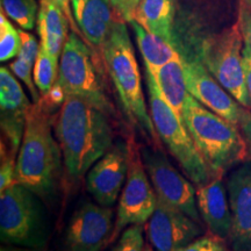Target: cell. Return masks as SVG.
Returning <instances> with one entry per match:
<instances>
[{"mask_svg": "<svg viewBox=\"0 0 251 251\" xmlns=\"http://www.w3.org/2000/svg\"><path fill=\"white\" fill-rule=\"evenodd\" d=\"M241 1H243V2H246L247 5H249L250 7H251V0H241Z\"/></svg>", "mask_w": 251, "mask_h": 251, "instance_id": "obj_37", "label": "cell"}, {"mask_svg": "<svg viewBox=\"0 0 251 251\" xmlns=\"http://www.w3.org/2000/svg\"><path fill=\"white\" fill-rule=\"evenodd\" d=\"M113 220L111 207L84 202L74 212L65 228L64 251H101L112 241Z\"/></svg>", "mask_w": 251, "mask_h": 251, "instance_id": "obj_11", "label": "cell"}, {"mask_svg": "<svg viewBox=\"0 0 251 251\" xmlns=\"http://www.w3.org/2000/svg\"><path fill=\"white\" fill-rule=\"evenodd\" d=\"M50 1L54 2V4L57 6L59 9H61L63 13H64V15L67 17L68 21H69V25H70L71 30L75 31V33L78 34V35L81 37L79 27H78L76 20L74 19V15H72V12L70 9V4H69V1H70V0H50ZM81 39H83V37H81Z\"/></svg>", "mask_w": 251, "mask_h": 251, "instance_id": "obj_33", "label": "cell"}, {"mask_svg": "<svg viewBox=\"0 0 251 251\" xmlns=\"http://www.w3.org/2000/svg\"><path fill=\"white\" fill-rule=\"evenodd\" d=\"M176 251H229L227 240L214 234L199 236L180 249Z\"/></svg>", "mask_w": 251, "mask_h": 251, "instance_id": "obj_28", "label": "cell"}, {"mask_svg": "<svg viewBox=\"0 0 251 251\" xmlns=\"http://www.w3.org/2000/svg\"><path fill=\"white\" fill-rule=\"evenodd\" d=\"M115 9V12L119 14L122 20L126 23H130L133 20V14L139 5L140 0H109Z\"/></svg>", "mask_w": 251, "mask_h": 251, "instance_id": "obj_32", "label": "cell"}, {"mask_svg": "<svg viewBox=\"0 0 251 251\" xmlns=\"http://www.w3.org/2000/svg\"><path fill=\"white\" fill-rule=\"evenodd\" d=\"M21 49V37L19 30L5 17L1 9L0 13V61L6 62L19 55Z\"/></svg>", "mask_w": 251, "mask_h": 251, "instance_id": "obj_25", "label": "cell"}, {"mask_svg": "<svg viewBox=\"0 0 251 251\" xmlns=\"http://www.w3.org/2000/svg\"><path fill=\"white\" fill-rule=\"evenodd\" d=\"M129 24L134 29L137 47H139L141 55L143 57L144 65L152 74H155L159 68L168 62L179 56V52L176 50L174 46L155 34L150 33L136 21H130Z\"/></svg>", "mask_w": 251, "mask_h": 251, "instance_id": "obj_22", "label": "cell"}, {"mask_svg": "<svg viewBox=\"0 0 251 251\" xmlns=\"http://www.w3.org/2000/svg\"><path fill=\"white\" fill-rule=\"evenodd\" d=\"M144 238L142 225L127 227L119 238L113 251H144Z\"/></svg>", "mask_w": 251, "mask_h": 251, "instance_id": "obj_27", "label": "cell"}, {"mask_svg": "<svg viewBox=\"0 0 251 251\" xmlns=\"http://www.w3.org/2000/svg\"><path fill=\"white\" fill-rule=\"evenodd\" d=\"M57 80L67 96L80 97L109 117L114 115V107L103 90L92 51L75 31L69 34L63 47Z\"/></svg>", "mask_w": 251, "mask_h": 251, "instance_id": "obj_8", "label": "cell"}, {"mask_svg": "<svg viewBox=\"0 0 251 251\" xmlns=\"http://www.w3.org/2000/svg\"><path fill=\"white\" fill-rule=\"evenodd\" d=\"M152 75L155 76L163 98L174 109L176 114L183 119L184 105L190 93L187 91L186 80H185L181 56L179 55L178 57L168 62Z\"/></svg>", "mask_w": 251, "mask_h": 251, "instance_id": "obj_21", "label": "cell"}, {"mask_svg": "<svg viewBox=\"0 0 251 251\" xmlns=\"http://www.w3.org/2000/svg\"><path fill=\"white\" fill-rule=\"evenodd\" d=\"M227 191L233 215L229 246L231 251H251V158L229 174Z\"/></svg>", "mask_w": 251, "mask_h": 251, "instance_id": "obj_15", "label": "cell"}, {"mask_svg": "<svg viewBox=\"0 0 251 251\" xmlns=\"http://www.w3.org/2000/svg\"><path fill=\"white\" fill-rule=\"evenodd\" d=\"M176 0H140L133 20L174 46Z\"/></svg>", "mask_w": 251, "mask_h": 251, "instance_id": "obj_19", "label": "cell"}, {"mask_svg": "<svg viewBox=\"0 0 251 251\" xmlns=\"http://www.w3.org/2000/svg\"><path fill=\"white\" fill-rule=\"evenodd\" d=\"M146 233L156 251H176L201 236L203 227L201 222L158 198L155 211L147 222Z\"/></svg>", "mask_w": 251, "mask_h": 251, "instance_id": "obj_13", "label": "cell"}, {"mask_svg": "<svg viewBox=\"0 0 251 251\" xmlns=\"http://www.w3.org/2000/svg\"><path fill=\"white\" fill-rule=\"evenodd\" d=\"M19 33H20L21 37V49L18 57L29 62L30 64H35L37 55H39L40 51V46L37 43L36 37L24 30H19Z\"/></svg>", "mask_w": 251, "mask_h": 251, "instance_id": "obj_30", "label": "cell"}, {"mask_svg": "<svg viewBox=\"0 0 251 251\" xmlns=\"http://www.w3.org/2000/svg\"><path fill=\"white\" fill-rule=\"evenodd\" d=\"M69 26L70 25L67 17L54 2L50 0H41L37 18L41 46L57 61L68 40Z\"/></svg>", "mask_w": 251, "mask_h": 251, "instance_id": "obj_20", "label": "cell"}, {"mask_svg": "<svg viewBox=\"0 0 251 251\" xmlns=\"http://www.w3.org/2000/svg\"><path fill=\"white\" fill-rule=\"evenodd\" d=\"M1 9L24 29L35 26L37 5L35 0H1Z\"/></svg>", "mask_w": 251, "mask_h": 251, "instance_id": "obj_24", "label": "cell"}, {"mask_svg": "<svg viewBox=\"0 0 251 251\" xmlns=\"http://www.w3.org/2000/svg\"><path fill=\"white\" fill-rule=\"evenodd\" d=\"M59 64L47 50L40 46V51L34 64V81L40 93L46 94L58 79Z\"/></svg>", "mask_w": 251, "mask_h": 251, "instance_id": "obj_23", "label": "cell"}, {"mask_svg": "<svg viewBox=\"0 0 251 251\" xmlns=\"http://www.w3.org/2000/svg\"><path fill=\"white\" fill-rule=\"evenodd\" d=\"M72 12L83 40L100 51L114 24L121 19L109 0H77L72 2Z\"/></svg>", "mask_w": 251, "mask_h": 251, "instance_id": "obj_18", "label": "cell"}, {"mask_svg": "<svg viewBox=\"0 0 251 251\" xmlns=\"http://www.w3.org/2000/svg\"><path fill=\"white\" fill-rule=\"evenodd\" d=\"M69 177L79 179L113 147L109 115L77 96H67L52 117Z\"/></svg>", "mask_w": 251, "mask_h": 251, "instance_id": "obj_1", "label": "cell"}, {"mask_svg": "<svg viewBox=\"0 0 251 251\" xmlns=\"http://www.w3.org/2000/svg\"><path fill=\"white\" fill-rule=\"evenodd\" d=\"M243 63H244V71H246L247 90H248V94H249L250 102H251V47L246 42H244V48H243Z\"/></svg>", "mask_w": 251, "mask_h": 251, "instance_id": "obj_34", "label": "cell"}, {"mask_svg": "<svg viewBox=\"0 0 251 251\" xmlns=\"http://www.w3.org/2000/svg\"><path fill=\"white\" fill-rule=\"evenodd\" d=\"M237 23L242 31L244 42L251 47V7L241 0L240 5H238Z\"/></svg>", "mask_w": 251, "mask_h": 251, "instance_id": "obj_31", "label": "cell"}, {"mask_svg": "<svg viewBox=\"0 0 251 251\" xmlns=\"http://www.w3.org/2000/svg\"><path fill=\"white\" fill-rule=\"evenodd\" d=\"M51 114L40 100L31 105L15 166L17 183L42 200L55 196L64 164L61 147L51 131Z\"/></svg>", "mask_w": 251, "mask_h": 251, "instance_id": "obj_2", "label": "cell"}, {"mask_svg": "<svg viewBox=\"0 0 251 251\" xmlns=\"http://www.w3.org/2000/svg\"><path fill=\"white\" fill-rule=\"evenodd\" d=\"M183 121L212 177L225 176L250 158L247 140L237 126L205 107L191 94L185 101Z\"/></svg>", "mask_w": 251, "mask_h": 251, "instance_id": "obj_4", "label": "cell"}, {"mask_svg": "<svg viewBox=\"0 0 251 251\" xmlns=\"http://www.w3.org/2000/svg\"><path fill=\"white\" fill-rule=\"evenodd\" d=\"M0 251H35V249H30V248L24 247H1Z\"/></svg>", "mask_w": 251, "mask_h": 251, "instance_id": "obj_36", "label": "cell"}, {"mask_svg": "<svg viewBox=\"0 0 251 251\" xmlns=\"http://www.w3.org/2000/svg\"><path fill=\"white\" fill-rule=\"evenodd\" d=\"M0 240L9 246L42 249L48 240V222L42 199L15 183L0 191Z\"/></svg>", "mask_w": 251, "mask_h": 251, "instance_id": "obj_6", "label": "cell"}, {"mask_svg": "<svg viewBox=\"0 0 251 251\" xmlns=\"http://www.w3.org/2000/svg\"><path fill=\"white\" fill-rule=\"evenodd\" d=\"M244 39L238 23L200 42L198 57L216 80L243 107L251 109L243 63Z\"/></svg>", "mask_w": 251, "mask_h": 251, "instance_id": "obj_7", "label": "cell"}, {"mask_svg": "<svg viewBox=\"0 0 251 251\" xmlns=\"http://www.w3.org/2000/svg\"><path fill=\"white\" fill-rule=\"evenodd\" d=\"M144 251H155V250H153V249H152V248H150V247H148V248H146V250H144Z\"/></svg>", "mask_w": 251, "mask_h": 251, "instance_id": "obj_38", "label": "cell"}, {"mask_svg": "<svg viewBox=\"0 0 251 251\" xmlns=\"http://www.w3.org/2000/svg\"><path fill=\"white\" fill-rule=\"evenodd\" d=\"M75 1H77V0H71V2H75Z\"/></svg>", "mask_w": 251, "mask_h": 251, "instance_id": "obj_39", "label": "cell"}, {"mask_svg": "<svg viewBox=\"0 0 251 251\" xmlns=\"http://www.w3.org/2000/svg\"><path fill=\"white\" fill-rule=\"evenodd\" d=\"M183 64L188 93L212 112L237 127H242L251 112L212 76L199 59L183 58Z\"/></svg>", "mask_w": 251, "mask_h": 251, "instance_id": "obj_12", "label": "cell"}, {"mask_svg": "<svg viewBox=\"0 0 251 251\" xmlns=\"http://www.w3.org/2000/svg\"><path fill=\"white\" fill-rule=\"evenodd\" d=\"M1 162H0V191H4L12 185L17 183L15 179V166H17V159L13 150L9 146L1 140Z\"/></svg>", "mask_w": 251, "mask_h": 251, "instance_id": "obj_26", "label": "cell"}, {"mask_svg": "<svg viewBox=\"0 0 251 251\" xmlns=\"http://www.w3.org/2000/svg\"><path fill=\"white\" fill-rule=\"evenodd\" d=\"M129 168L127 180L119 198L117 220L111 243L126 228L148 222L157 206V194L143 165L141 150L133 140L128 141Z\"/></svg>", "mask_w": 251, "mask_h": 251, "instance_id": "obj_9", "label": "cell"}, {"mask_svg": "<svg viewBox=\"0 0 251 251\" xmlns=\"http://www.w3.org/2000/svg\"><path fill=\"white\" fill-rule=\"evenodd\" d=\"M9 68H11L12 72H13L15 76L20 80H23L25 85L27 86V89L29 90L31 97L34 99V102L39 101V92H37V87L35 85V81L33 80V75H31L33 64H30L29 62L25 61L23 58L18 57L13 63H11Z\"/></svg>", "mask_w": 251, "mask_h": 251, "instance_id": "obj_29", "label": "cell"}, {"mask_svg": "<svg viewBox=\"0 0 251 251\" xmlns=\"http://www.w3.org/2000/svg\"><path fill=\"white\" fill-rule=\"evenodd\" d=\"M197 206L209 231L228 241L233 227V215L224 175L197 186Z\"/></svg>", "mask_w": 251, "mask_h": 251, "instance_id": "obj_17", "label": "cell"}, {"mask_svg": "<svg viewBox=\"0 0 251 251\" xmlns=\"http://www.w3.org/2000/svg\"><path fill=\"white\" fill-rule=\"evenodd\" d=\"M149 108L157 135L180 165L181 170L197 186L208 183L212 174L198 151L183 119L176 114L163 98L152 72L146 68Z\"/></svg>", "mask_w": 251, "mask_h": 251, "instance_id": "obj_5", "label": "cell"}, {"mask_svg": "<svg viewBox=\"0 0 251 251\" xmlns=\"http://www.w3.org/2000/svg\"><path fill=\"white\" fill-rule=\"evenodd\" d=\"M128 168V142L113 146L87 172V192L99 205L113 206L120 198V192L127 180Z\"/></svg>", "mask_w": 251, "mask_h": 251, "instance_id": "obj_14", "label": "cell"}, {"mask_svg": "<svg viewBox=\"0 0 251 251\" xmlns=\"http://www.w3.org/2000/svg\"><path fill=\"white\" fill-rule=\"evenodd\" d=\"M31 107L17 78L7 68L0 69V126L2 137L17 153L26 129L28 112ZM4 140V139H1Z\"/></svg>", "mask_w": 251, "mask_h": 251, "instance_id": "obj_16", "label": "cell"}, {"mask_svg": "<svg viewBox=\"0 0 251 251\" xmlns=\"http://www.w3.org/2000/svg\"><path fill=\"white\" fill-rule=\"evenodd\" d=\"M241 128H242L243 135L247 140L248 147H249V155L251 158V115H250V118L248 119L246 122H244V125Z\"/></svg>", "mask_w": 251, "mask_h": 251, "instance_id": "obj_35", "label": "cell"}, {"mask_svg": "<svg viewBox=\"0 0 251 251\" xmlns=\"http://www.w3.org/2000/svg\"><path fill=\"white\" fill-rule=\"evenodd\" d=\"M101 56L117 89L126 118L155 148H161V140L144 101L142 79L133 43L126 21L122 19H119L113 26L107 41L101 48Z\"/></svg>", "mask_w": 251, "mask_h": 251, "instance_id": "obj_3", "label": "cell"}, {"mask_svg": "<svg viewBox=\"0 0 251 251\" xmlns=\"http://www.w3.org/2000/svg\"><path fill=\"white\" fill-rule=\"evenodd\" d=\"M141 155L157 197L201 222L197 206V188L171 164L162 149L144 147L141 149Z\"/></svg>", "mask_w": 251, "mask_h": 251, "instance_id": "obj_10", "label": "cell"}]
</instances>
